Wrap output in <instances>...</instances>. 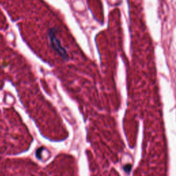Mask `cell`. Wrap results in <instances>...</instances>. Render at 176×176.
<instances>
[{"instance_id": "cell-1", "label": "cell", "mask_w": 176, "mask_h": 176, "mask_svg": "<svg viewBox=\"0 0 176 176\" xmlns=\"http://www.w3.org/2000/svg\"><path fill=\"white\" fill-rule=\"evenodd\" d=\"M50 39H51L52 42L53 43V44H56V46H55V48H56V49L57 50V51L59 52V53H60V55H61L62 57H67V54H66L65 51L64 50H63L61 48V46L59 45V43L58 42L59 41H57L56 38H55V34H54V31H51V34L50 35Z\"/></svg>"}, {"instance_id": "cell-2", "label": "cell", "mask_w": 176, "mask_h": 176, "mask_svg": "<svg viewBox=\"0 0 176 176\" xmlns=\"http://www.w3.org/2000/svg\"><path fill=\"white\" fill-rule=\"evenodd\" d=\"M132 166L130 164H126V165H125V166H123L124 171H125L126 172V173H130L131 171H132Z\"/></svg>"}]
</instances>
